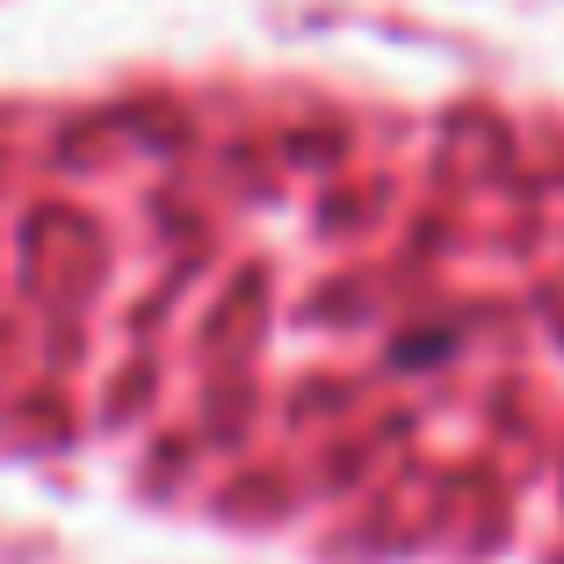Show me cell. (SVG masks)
Segmentation results:
<instances>
[{
    "label": "cell",
    "instance_id": "6da1fadb",
    "mask_svg": "<svg viewBox=\"0 0 564 564\" xmlns=\"http://www.w3.org/2000/svg\"><path fill=\"white\" fill-rule=\"evenodd\" d=\"M448 348H456V333H413V340L391 348V362H399V369H427L434 355H448Z\"/></svg>",
    "mask_w": 564,
    "mask_h": 564
}]
</instances>
